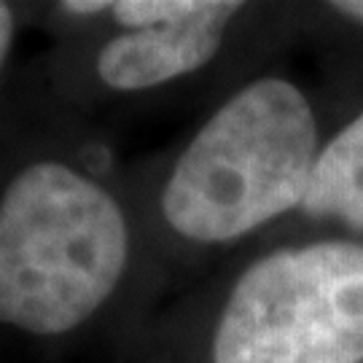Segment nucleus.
I'll return each mask as SVG.
<instances>
[{"mask_svg":"<svg viewBox=\"0 0 363 363\" xmlns=\"http://www.w3.org/2000/svg\"><path fill=\"white\" fill-rule=\"evenodd\" d=\"M130 264L116 196L65 162H33L0 196V323L33 337L84 325Z\"/></svg>","mask_w":363,"mask_h":363,"instance_id":"obj_1","label":"nucleus"},{"mask_svg":"<svg viewBox=\"0 0 363 363\" xmlns=\"http://www.w3.org/2000/svg\"><path fill=\"white\" fill-rule=\"evenodd\" d=\"M318 159V124L301 91L259 78L229 97L183 148L162 216L183 240L218 245L301 208Z\"/></svg>","mask_w":363,"mask_h":363,"instance_id":"obj_2","label":"nucleus"},{"mask_svg":"<svg viewBox=\"0 0 363 363\" xmlns=\"http://www.w3.org/2000/svg\"><path fill=\"white\" fill-rule=\"evenodd\" d=\"M363 245L312 242L256 261L213 337V363H361Z\"/></svg>","mask_w":363,"mask_h":363,"instance_id":"obj_3","label":"nucleus"},{"mask_svg":"<svg viewBox=\"0 0 363 363\" xmlns=\"http://www.w3.org/2000/svg\"><path fill=\"white\" fill-rule=\"evenodd\" d=\"M242 3L178 0L154 25L121 30L97 54V76L113 91H145L208 65Z\"/></svg>","mask_w":363,"mask_h":363,"instance_id":"obj_4","label":"nucleus"},{"mask_svg":"<svg viewBox=\"0 0 363 363\" xmlns=\"http://www.w3.org/2000/svg\"><path fill=\"white\" fill-rule=\"evenodd\" d=\"M301 210L363 232V111L318 154Z\"/></svg>","mask_w":363,"mask_h":363,"instance_id":"obj_5","label":"nucleus"},{"mask_svg":"<svg viewBox=\"0 0 363 363\" xmlns=\"http://www.w3.org/2000/svg\"><path fill=\"white\" fill-rule=\"evenodd\" d=\"M13 33H16V16H13V9L9 6V3H0V73H3L6 60H9V52H11Z\"/></svg>","mask_w":363,"mask_h":363,"instance_id":"obj_6","label":"nucleus"},{"mask_svg":"<svg viewBox=\"0 0 363 363\" xmlns=\"http://www.w3.org/2000/svg\"><path fill=\"white\" fill-rule=\"evenodd\" d=\"M331 9L345 13V16H350V19L363 22V0H342V3H331Z\"/></svg>","mask_w":363,"mask_h":363,"instance_id":"obj_7","label":"nucleus"}]
</instances>
